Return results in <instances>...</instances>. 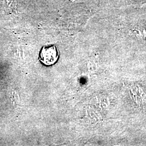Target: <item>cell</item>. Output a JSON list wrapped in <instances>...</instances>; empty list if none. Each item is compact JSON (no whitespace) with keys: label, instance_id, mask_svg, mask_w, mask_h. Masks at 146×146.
I'll list each match as a JSON object with an SVG mask.
<instances>
[{"label":"cell","instance_id":"1","mask_svg":"<svg viewBox=\"0 0 146 146\" xmlns=\"http://www.w3.org/2000/svg\"><path fill=\"white\" fill-rule=\"evenodd\" d=\"M59 54L54 45L43 47L39 54L40 61L46 66H52L58 61Z\"/></svg>","mask_w":146,"mask_h":146}]
</instances>
